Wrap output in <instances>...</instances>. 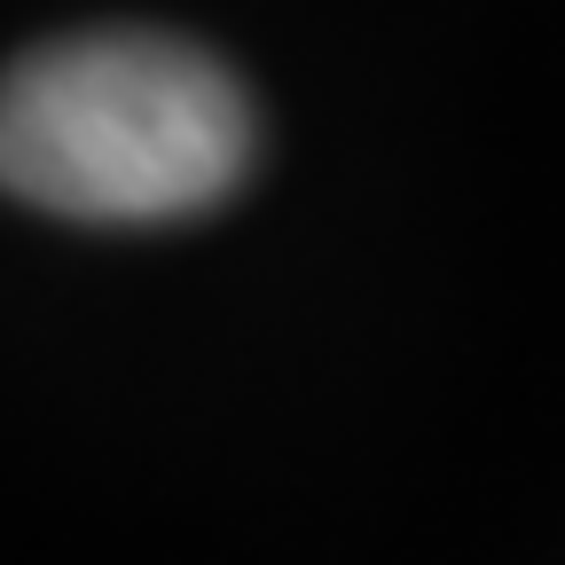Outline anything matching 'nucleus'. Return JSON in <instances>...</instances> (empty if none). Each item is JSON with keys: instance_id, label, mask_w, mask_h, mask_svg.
Instances as JSON below:
<instances>
[{"instance_id": "1", "label": "nucleus", "mask_w": 565, "mask_h": 565, "mask_svg": "<svg viewBox=\"0 0 565 565\" xmlns=\"http://www.w3.org/2000/svg\"><path fill=\"white\" fill-rule=\"evenodd\" d=\"M244 166V87L173 32H79L32 47L0 95V181L55 221H189L221 204Z\"/></svg>"}]
</instances>
